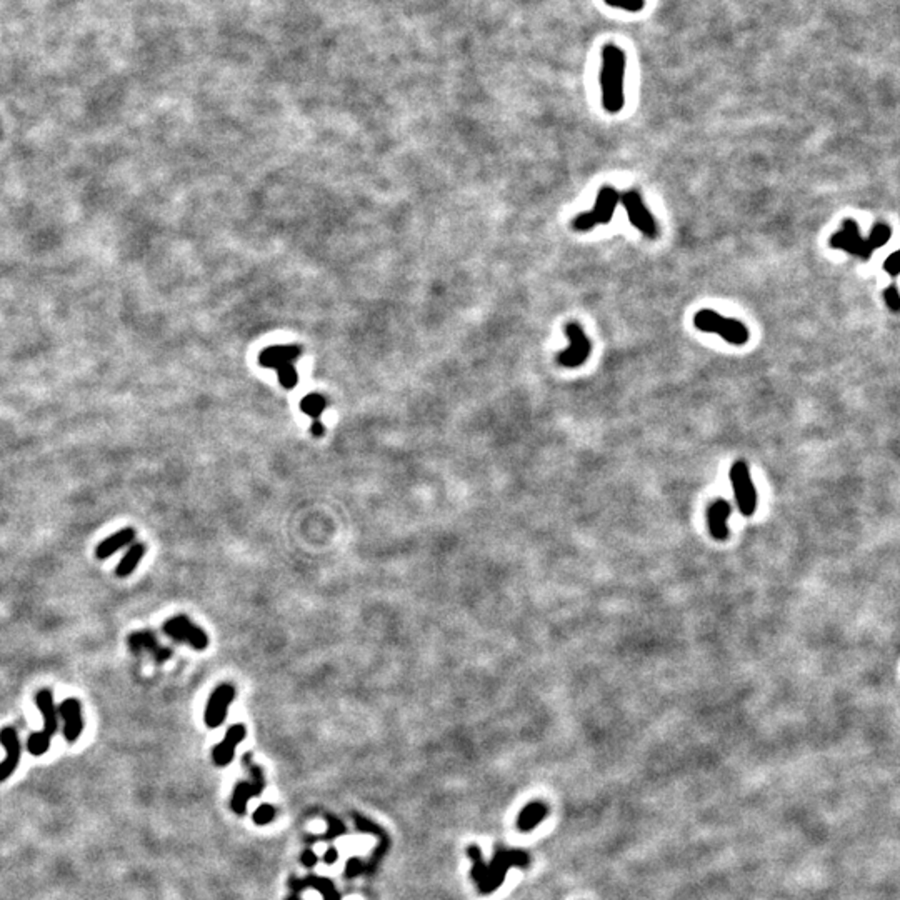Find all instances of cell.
Returning <instances> with one entry per match:
<instances>
[{
	"instance_id": "obj_1",
	"label": "cell",
	"mask_w": 900,
	"mask_h": 900,
	"mask_svg": "<svg viewBox=\"0 0 900 900\" xmlns=\"http://www.w3.org/2000/svg\"><path fill=\"white\" fill-rule=\"evenodd\" d=\"M890 237L892 229L887 223H877L874 229L871 230L868 239H864L860 235L859 226H857L855 220L845 219L842 222V229L830 237L829 243L832 249L844 250V252L851 254L853 257L868 260L877 249H880V247H884L890 241Z\"/></svg>"
},
{
	"instance_id": "obj_2",
	"label": "cell",
	"mask_w": 900,
	"mask_h": 900,
	"mask_svg": "<svg viewBox=\"0 0 900 900\" xmlns=\"http://www.w3.org/2000/svg\"><path fill=\"white\" fill-rule=\"evenodd\" d=\"M625 53L616 45H605L602 50V106L609 114H617L624 107Z\"/></svg>"
},
{
	"instance_id": "obj_3",
	"label": "cell",
	"mask_w": 900,
	"mask_h": 900,
	"mask_svg": "<svg viewBox=\"0 0 900 900\" xmlns=\"http://www.w3.org/2000/svg\"><path fill=\"white\" fill-rule=\"evenodd\" d=\"M694 326L695 329L705 332V334L720 335L725 342L732 343V345H744V343H747L749 337H751L745 324L720 315L718 312L710 311V308L698 311L694 315Z\"/></svg>"
},
{
	"instance_id": "obj_4",
	"label": "cell",
	"mask_w": 900,
	"mask_h": 900,
	"mask_svg": "<svg viewBox=\"0 0 900 900\" xmlns=\"http://www.w3.org/2000/svg\"><path fill=\"white\" fill-rule=\"evenodd\" d=\"M620 202V194L613 187H604L598 192L596 206L590 212L577 215L572 222V227L577 232H589L597 226H605L612 220L616 208Z\"/></svg>"
},
{
	"instance_id": "obj_5",
	"label": "cell",
	"mask_w": 900,
	"mask_h": 900,
	"mask_svg": "<svg viewBox=\"0 0 900 900\" xmlns=\"http://www.w3.org/2000/svg\"><path fill=\"white\" fill-rule=\"evenodd\" d=\"M563 332H565L567 339L570 341V345L569 349L562 350L557 355V362L562 367H567V369H575V367L584 365L590 352H592V343H590L589 337L585 335L584 329L577 322H569L563 327Z\"/></svg>"
},
{
	"instance_id": "obj_6",
	"label": "cell",
	"mask_w": 900,
	"mask_h": 900,
	"mask_svg": "<svg viewBox=\"0 0 900 900\" xmlns=\"http://www.w3.org/2000/svg\"><path fill=\"white\" fill-rule=\"evenodd\" d=\"M620 202L624 206L625 212H627L629 220L637 230H640L647 239H657L659 235V227L657 222H655L654 215L650 214L647 207H645L642 197L637 191H629L625 194L620 195Z\"/></svg>"
},
{
	"instance_id": "obj_7",
	"label": "cell",
	"mask_w": 900,
	"mask_h": 900,
	"mask_svg": "<svg viewBox=\"0 0 900 900\" xmlns=\"http://www.w3.org/2000/svg\"><path fill=\"white\" fill-rule=\"evenodd\" d=\"M165 635L175 642L191 645L195 650H206L208 647V635L206 631L195 625L187 616H175L164 624Z\"/></svg>"
},
{
	"instance_id": "obj_8",
	"label": "cell",
	"mask_w": 900,
	"mask_h": 900,
	"mask_svg": "<svg viewBox=\"0 0 900 900\" xmlns=\"http://www.w3.org/2000/svg\"><path fill=\"white\" fill-rule=\"evenodd\" d=\"M730 481L733 485V496L744 515H752L757 509V492L745 462L739 461L730 469Z\"/></svg>"
},
{
	"instance_id": "obj_9",
	"label": "cell",
	"mask_w": 900,
	"mask_h": 900,
	"mask_svg": "<svg viewBox=\"0 0 900 900\" xmlns=\"http://www.w3.org/2000/svg\"><path fill=\"white\" fill-rule=\"evenodd\" d=\"M235 698V687L232 683H220L217 689L208 697L206 712H204V722L208 729H217L223 724L227 717L229 705Z\"/></svg>"
},
{
	"instance_id": "obj_10",
	"label": "cell",
	"mask_w": 900,
	"mask_h": 900,
	"mask_svg": "<svg viewBox=\"0 0 900 900\" xmlns=\"http://www.w3.org/2000/svg\"><path fill=\"white\" fill-rule=\"evenodd\" d=\"M0 745L5 751V759L0 762V783L12 777L22 757V744L19 739L17 730L14 727H3L0 730Z\"/></svg>"
},
{
	"instance_id": "obj_11",
	"label": "cell",
	"mask_w": 900,
	"mask_h": 900,
	"mask_svg": "<svg viewBox=\"0 0 900 900\" xmlns=\"http://www.w3.org/2000/svg\"><path fill=\"white\" fill-rule=\"evenodd\" d=\"M243 760H245V764H249V770H250V775H252L254 782L252 783L241 782L237 787H235L234 797H232V810H234V812L239 814V815H242L243 812H245L247 802H249L252 797H257V795H260L262 790H264V787H265L264 775H262L260 767L250 764V755H247Z\"/></svg>"
},
{
	"instance_id": "obj_12",
	"label": "cell",
	"mask_w": 900,
	"mask_h": 900,
	"mask_svg": "<svg viewBox=\"0 0 900 900\" xmlns=\"http://www.w3.org/2000/svg\"><path fill=\"white\" fill-rule=\"evenodd\" d=\"M57 714L64 718V737L69 744H75L84 730L82 707L77 698L69 697L59 705Z\"/></svg>"
},
{
	"instance_id": "obj_13",
	"label": "cell",
	"mask_w": 900,
	"mask_h": 900,
	"mask_svg": "<svg viewBox=\"0 0 900 900\" xmlns=\"http://www.w3.org/2000/svg\"><path fill=\"white\" fill-rule=\"evenodd\" d=\"M247 730L243 727L242 724H235L227 730L226 737L220 744H217L214 747V752H212V757H214V762L217 767H226L234 760L235 751H237L239 744L245 739Z\"/></svg>"
},
{
	"instance_id": "obj_14",
	"label": "cell",
	"mask_w": 900,
	"mask_h": 900,
	"mask_svg": "<svg viewBox=\"0 0 900 900\" xmlns=\"http://www.w3.org/2000/svg\"><path fill=\"white\" fill-rule=\"evenodd\" d=\"M300 355L302 354H300V349L297 345H276L265 349L260 354L258 362L264 367H267V369L279 370L284 365L293 364Z\"/></svg>"
},
{
	"instance_id": "obj_15",
	"label": "cell",
	"mask_w": 900,
	"mask_h": 900,
	"mask_svg": "<svg viewBox=\"0 0 900 900\" xmlns=\"http://www.w3.org/2000/svg\"><path fill=\"white\" fill-rule=\"evenodd\" d=\"M129 647L130 650L135 652V654H141V652H149L156 657L158 662H164L171 657L172 652L169 648L162 647L160 644L157 642L156 637L152 635L150 632H135L132 635L129 637Z\"/></svg>"
},
{
	"instance_id": "obj_16",
	"label": "cell",
	"mask_w": 900,
	"mask_h": 900,
	"mask_svg": "<svg viewBox=\"0 0 900 900\" xmlns=\"http://www.w3.org/2000/svg\"><path fill=\"white\" fill-rule=\"evenodd\" d=\"M134 540H135V531L132 527L121 528V531L109 535L106 540H102V542L99 544L97 548H95V557L99 560L109 559L115 554V552L121 550V548L132 546Z\"/></svg>"
},
{
	"instance_id": "obj_17",
	"label": "cell",
	"mask_w": 900,
	"mask_h": 900,
	"mask_svg": "<svg viewBox=\"0 0 900 900\" xmlns=\"http://www.w3.org/2000/svg\"><path fill=\"white\" fill-rule=\"evenodd\" d=\"M729 517H730V505L724 499H718L710 505L707 520H709L710 534L717 540H724L729 534Z\"/></svg>"
},
{
	"instance_id": "obj_18",
	"label": "cell",
	"mask_w": 900,
	"mask_h": 900,
	"mask_svg": "<svg viewBox=\"0 0 900 900\" xmlns=\"http://www.w3.org/2000/svg\"><path fill=\"white\" fill-rule=\"evenodd\" d=\"M36 704L44 717V730L42 732L52 737L59 729V714H57L56 704H53V695L49 689L38 690L36 695Z\"/></svg>"
},
{
	"instance_id": "obj_19",
	"label": "cell",
	"mask_w": 900,
	"mask_h": 900,
	"mask_svg": "<svg viewBox=\"0 0 900 900\" xmlns=\"http://www.w3.org/2000/svg\"><path fill=\"white\" fill-rule=\"evenodd\" d=\"M145 550L147 548L144 544L141 542L132 544V546L129 547V550L125 552V555H123L121 562L117 563V567H115V577L127 579L129 575H132L134 570L137 569L138 563H141V560L144 559Z\"/></svg>"
},
{
	"instance_id": "obj_20",
	"label": "cell",
	"mask_w": 900,
	"mask_h": 900,
	"mask_svg": "<svg viewBox=\"0 0 900 900\" xmlns=\"http://www.w3.org/2000/svg\"><path fill=\"white\" fill-rule=\"evenodd\" d=\"M546 815H547V807L544 805V803L532 802V803H528L527 807H525L522 812H520L519 822H517V824H519L520 830H524V832H528V830L537 827V825H539L540 822L544 820V817H546Z\"/></svg>"
},
{
	"instance_id": "obj_21",
	"label": "cell",
	"mask_w": 900,
	"mask_h": 900,
	"mask_svg": "<svg viewBox=\"0 0 900 900\" xmlns=\"http://www.w3.org/2000/svg\"><path fill=\"white\" fill-rule=\"evenodd\" d=\"M326 409H327V399L319 392L308 393V396H305L302 402H300V411H302L305 415L311 417L312 420H319Z\"/></svg>"
},
{
	"instance_id": "obj_22",
	"label": "cell",
	"mask_w": 900,
	"mask_h": 900,
	"mask_svg": "<svg viewBox=\"0 0 900 900\" xmlns=\"http://www.w3.org/2000/svg\"><path fill=\"white\" fill-rule=\"evenodd\" d=\"M50 740H52V737H49L45 732L30 733L29 740H27V751L34 757L44 755L50 749Z\"/></svg>"
},
{
	"instance_id": "obj_23",
	"label": "cell",
	"mask_w": 900,
	"mask_h": 900,
	"mask_svg": "<svg viewBox=\"0 0 900 900\" xmlns=\"http://www.w3.org/2000/svg\"><path fill=\"white\" fill-rule=\"evenodd\" d=\"M277 374H279V382L284 389H293L297 382H299V374H297L293 364L284 365L282 369L277 370Z\"/></svg>"
},
{
	"instance_id": "obj_24",
	"label": "cell",
	"mask_w": 900,
	"mask_h": 900,
	"mask_svg": "<svg viewBox=\"0 0 900 900\" xmlns=\"http://www.w3.org/2000/svg\"><path fill=\"white\" fill-rule=\"evenodd\" d=\"M273 817H276V809H273L272 805H269V803H265V805H260L256 810V814H254V822H256L257 825H267L273 820Z\"/></svg>"
},
{
	"instance_id": "obj_25",
	"label": "cell",
	"mask_w": 900,
	"mask_h": 900,
	"mask_svg": "<svg viewBox=\"0 0 900 900\" xmlns=\"http://www.w3.org/2000/svg\"><path fill=\"white\" fill-rule=\"evenodd\" d=\"M884 300H886V305L894 312V314H897L900 311V295H899V289L895 287V285H890V287L886 289V292H884Z\"/></svg>"
},
{
	"instance_id": "obj_26",
	"label": "cell",
	"mask_w": 900,
	"mask_h": 900,
	"mask_svg": "<svg viewBox=\"0 0 900 900\" xmlns=\"http://www.w3.org/2000/svg\"><path fill=\"white\" fill-rule=\"evenodd\" d=\"M609 5L617 7V9H624V10H631V12H637L644 7V0H605Z\"/></svg>"
},
{
	"instance_id": "obj_27",
	"label": "cell",
	"mask_w": 900,
	"mask_h": 900,
	"mask_svg": "<svg viewBox=\"0 0 900 900\" xmlns=\"http://www.w3.org/2000/svg\"><path fill=\"white\" fill-rule=\"evenodd\" d=\"M884 270L888 273L890 277H897L900 272V260H899V252H894L892 256L887 257V260L884 262Z\"/></svg>"
},
{
	"instance_id": "obj_28",
	"label": "cell",
	"mask_w": 900,
	"mask_h": 900,
	"mask_svg": "<svg viewBox=\"0 0 900 900\" xmlns=\"http://www.w3.org/2000/svg\"><path fill=\"white\" fill-rule=\"evenodd\" d=\"M361 867H362V864L358 862L357 859H350L349 865H347V875H349V877L357 875L358 871H361Z\"/></svg>"
},
{
	"instance_id": "obj_29",
	"label": "cell",
	"mask_w": 900,
	"mask_h": 900,
	"mask_svg": "<svg viewBox=\"0 0 900 900\" xmlns=\"http://www.w3.org/2000/svg\"><path fill=\"white\" fill-rule=\"evenodd\" d=\"M302 862L304 865H307V867H312V865L317 864V855L312 851H305L302 853Z\"/></svg>"
},
{
	"instance_id": "obj_30",
	"label": "cell",
	"mask_w": 900,
	"mask_h": 900,
	"mask_svg": "<svg viewBox=\"0 0 900 900\" xmlns=\"http://www.w3.org/2000/svg\"><path fill=\"white\" fill-rule=\"evenodd\" d=\"M311 432H312V435H314V437H322L324 432H326V427L322 426V422H320V420H314V424H312V427H311Z\"/></svg>"
},
{
	"instance_id": "obj_31",
	"label": "cell",
	"mask_w": 900,
	"mask_h": 900,
	"mask_svg": "<svg viewBox=\"0 0 900 900\" xmlns=\"http://www.w3.org/2000/svg\"><path fill=\"white\" fill-rule=\"evenodd\" d=\"M337 855H339L337 851H335V849H330V851H327L326 855H324V862L332 865L335 860H337Z\"/></svg>"
},
{
	"instance_id": "obj_32",
	"label": "cell",
	"mask_w": 900,
	"mask_h": 900,
	"mask_svg": "<svg viewBox=\"0 0 900 900\" xmlns=\"http://www.w3.org/2000/svg\"><path fill=\"white\" fill-rule=\"evenodd\" d=\"M289 900H297V899H295V897H292V899H289Z\"/></svg>"
}]
</instances>
